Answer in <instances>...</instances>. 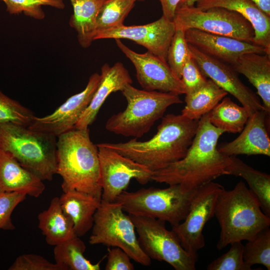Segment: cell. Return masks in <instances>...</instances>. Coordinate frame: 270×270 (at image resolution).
Listing matches in <instances>:
<instances>
[{"label":"cell","instance_id":"obj_1","mask_svg":"<svg viewBox=\"0 0 270 270\" xmlns=\"http://www.w3.org/2000/svg\"><path fill=\"white\" fill-rule=\"evenodd\" d=\"M224 132L210 122L206 114L198 121L196 132L184 156L166 168L154 172L151 179L168 185L180 184L194 190L228 175L230 156L218 148V138Z\"/></svg>","mask_w":270,"mask_h":270},{"label":"cell","instance_id":"obj_2","mask_svg":"<svg viewBox=\"0 0 270 270\" xmlns=\"http://www.w3.org/2000/svg\"><path fill=\"white\" fill-rule=\"evenodd\" d=\"M199 120L170 114L162 118L156 133L141 142L134 138L124 142H104L102 146L146 166L152 172L182 158L192 143Z\"/></svg>","mask_w":270,"mask_h":270},{"label":"cell","instance_id":"obj_3","mask_svg":"<svg viewBox=\"0 0 270 270\" xmlns=\"http://www.w3.org/2000/svg\"><path fill=\"white\" fill-rule=\"evenodd\" d=\"M57 138L56 174L62 179V192L76 190L101 199L98 148L88 128H74Z\"/></svg>","mask_w":270,"mask_h":270},{"label":"cell","instance_id":"obj_4","mask_svg":"<svg viewBox=\"0 0 270 270\" xmlns=\"http://www.w3.org/2000/svg\"><path fill=\"white\" fill-rule=\"evenodd\" d=\"M214 216L220 228L216 244L219 250L233 242L252 239L270 225V216L262 211L258 198L242 180L231 190H220Z\"/></svg>","mask_w":270,"mask_h":270},{"label":"cell","instance_id":"obj_5","mask_svg":"<svg viewBox=\"0 0 270 270\" xmlns=\"http://www.w3.org/2000/svg\"><path fill=\"white\" fill-rule=\"evenodd\" d=\"M57 137L11 122L0 124V148L42 181L56 174Z\"/></svg>","mask_w":270,"mask_h":270},{"label":"cell","instance_id":"obj_6","mask_svg":"<svg viewBox=\"0 0 270 270\" xmlns=\"http://www.w3.org/2000/svg\"><path fill=\"white\" fill-rule=\"evenodd\" d=\"M120 92L126 100V107L108 120L106 128L116 134L136 138L148 132L170 106L182 102L178 94L139 90L132 84L125 86Z\"/></svg>","mask_w":270,"mask_h":270},{"label":"cell","instance_id":"obj_7","mask_svg":"<svg viewBox=\"0 0 270 270\" xmlns=\"http://www.w3.org/2000/svg\"><path fill=\"white\" fill-rule=\"evenodd\" d=\"M197 190H188L176 184L165 188L150 187L133 192L124 190L114 202L120 204L128 214L156 218L174 226L186 217Z\"/></svg>","mask_w":270,"mask_h":270},{"label":"cell","instance_id":"obj_8","mask_svg":"<svg viewBox=\"0 0 270 270\" xmlns=\"http://www.w3.org/2000/svg\"><path fill=\"white\" fill-rule=\"evenodd\" d=\"M92 228L88 240L90 244L118 247L136 262L144 266L150 264L151 259L140 245L130 216L124 212L118 202L101 200Z\"/></svg>","mask_w":270,"mask_h":270},{"label":"cell","instance_id":"obj_9","mask_svg":"<svg viewBox=\"0 0 270 270\" xmlns=\"http://www.w3.org/2000/svg\"><path fill=\"white\" fill-rule=\"evenodd\" d=\"M140 245L151 259L164 261L176 270H195L198 254H191L182 246L166 222L156 218L130 215Z\"/></svg>","mask_w":270,"mask_h":270},{"label":"cell","instance_id":"obj_10","mask_svg":"<svg viewBox=\"0 0 270 270\" xmlns=\"http://www.w3.org/2000/svg\"><path fill=\"white\" fill-rule=\"evenodd\" d=\"M173 22L176 29H196L253 43L254 34L250 24L240 14L224 8L178 6Z\"/></svg>","mask_w":270,"mask_h":270},{"label":"cell","instance_id":"obj_11","mask_svg":"<svg viewBox=\"0 0 270 270\" xmlns=\"http://www.w3.org/2000/svg\"><path fill=\"white\" fill-rule=\"evenodd\" d=\"M224 188L220 184L213 181L198 188L184 220L172 226V230L187 252L198 254V252L204 246L203 229L214 216L218 194Z\"/></svg>","mask_w":270,"mask_h":270},{"label":"cell","instance_id":"obj_12","mask_svg":"<svg viewBox=\"0 0 270 270\" xmlns=\"http://www.w3.org/2000/svg\"><path fill=\"white\" fill-rule=\"evenodd\" d=\"M100 164L101 200L114 202L128 188L132 179L142 184H146L153 172L146 166L136 162L108 148L96 144Z\"/></svg>","mask_w":270,"mask_h":270},{"label":"cell","instance_id":"obj_13","mask_svg":"<svg viewBox=\"0 0 270 270\" xmlns=\"http://www.w3.org/2000/svg\"><path fill=\"white\" fill-rule=\"evenodd\" d=\"M115 40L118 48L134 65L137 80L144 90L185 94L181 79L174 74L166 61L148 51L144 54L134 52L120 39Z\"/></svg>","mask_w":270,"mask_h":270},{"label":"cell","instance_id":"obj_14","mask_svg":"<svg viewBox=\"0 0 270 270\" xmlns=\"http://www.w3.org/2000/svg\"><path fill=\"white\" fill-rule=\"evenodd\" d=\"M188 45L192 57L202 74L236 98L246 109L249 116L256 112L265 110L260 98L241 81L238 73L230 65L202 53L192 45Z\"/></svg>","mask_w":270,"mask_h":270},{"label":"cell","instance_id":"obj_15","mask_svg":"<svg viewBox=\"0 0 270 270\" xmlns=\"http://www.w3.org/2000/svg\"><path fill=\"white\" fill-rule=\"evenodd\" d=\"M175 32L173 20L162 16L160 19L148 24L130 26L124 24L96 32L94 40L104 38L130 40L166 61L168 48Z\"/></svg>","mask_w":270,"mask_h":270},{"label":"cell","instance_id":"obj_16","mask_svg":"<svg viewBox=\"0 0 270 270\" xmlns=\"http://www.w3.org/2000/svg\"><path fill=\"white\" fill-rule=\"evenodd\" d=\"M100 78L98 74H92L83 90L70 97L52 114L42 118L35 116L28 128L56 137L74 128L90 104Z\"/></svg>","mask_w":270,"mask_h":270},{"label":"cell","instance_id":"obj_17","mask_svg":"<svg viewBox=\"0 0 270 270\" xmlns=\"http://www.w3.org/2000/svg\"><path fill=\"white\" fill-rule=\"evenodd\" d=\"M184 32L188 44L202 53L230 66L236 64L238 58L244 54H266L264 48L260 46L230 37L196 29H188Z\"/></svg>","mask_w":270,"mask_h":270},{"label":"cell","instance_id":"obj_18","mask_svg":"<svg viewBox=\"0 0 270 270\" xmlns=\"http://www.w3.org/2000/svg\"><path fill=\"white\" fill-rule=\"evenodd\" d=\"M264 110L249 116L240 134L232 142L222 144L218 150L228 156L239 154L270 156V140L266 126Z\"/></svg>","mask_w":270,"mask_h":270},{"label":"cell","instance_id":"obj_19","mask_svg":"<svg viewBox=\"0 0 270 270\" xmlns=\"http://www.w3.org/2000/svg\"><path fill=\"white\" fill-rule=\"evenodd\" d=\"M100 76V81L93 97L74 128H88L94 121L108 96L112 92L121 91L125 86L132 82L128 70L120 62L112 66L104 64L101 68Z\"/></svg>","mask_w":270,"mask_h":270},{"label":"cell","instance_id":"obj_20","mask_svg":"<svg viewBox=\"0 0 270 270\" xmlns=\"http://www.w3.org/2000/svg\"><path fill=\"white\" fill-rule=\"evenodd\" d=\"M196 6L202 10L222 8L241 14L254 30L253 43L262 47L270 56V17L250 0H198Z\"/></svg>","mask_w":270,"mask_h":270},{"label":"cell","instance_id":"obj_21","mask_svg":"<svg viewBox=\"0 0 270 270\" xmlns=\"http://www.w3.org/2000/svg\"><path fill=\"white\" fill-rule=\"evenodd\" d=\"M45 188L41 179L0 148V193L22 192L36 198Z\"/></svg>","mask_w":270,"mask_h":270},{"label":"cell","instance_id":"obj_22","mask_svg":"<svg viewBox=\"0 0 270 270\" xmlns=\"http://www.w3.org/2000/svg\"><path fill=\"white\" fill-rule=\"evenodd\" d=\"M61 207L72 223L76 234L84 236L93 226L94 215L101 199L76 190L63 192L59 198Z\"/></svg>","mask_w":270,"mask_h":270},{"label":"cell","instance_id":"obj_23","mask_svg":"<svg viewBox=\"0 0 270 270\" xmlns=\"http://www.w3.org/2000/svg\"><path fill=\"white\" fill-rule=\"evenodd\" d=\"M237 72L244 76L256 89L264 108L270 112V56L266 54L246 53L231 66Z\"/></svg>","mask_w":270,"mask_h":270},{"label":"cell","instance_id":"obj_24","mask_svg":"<svg viewBox=\"0 0 270 270\" xmlns=\"http://www.w3.org/2000/svg\"><path fill=\"white\" fill-rule=\"evenodd\" d=\"M38 218V228L50 246H55L76 236L72 222L61 207L58 197L52 199L48 208L40 212Z\"/></svg>","mask_w":270,"mask_h":270},{"label":"cell","instance_id":"obj_25","mask_svg":"<svg viewBox=\"0 0 270 270\" xmlns=\"http://www.w3.org/2000/svg\"><path fill=\"white\" fill-rule=\"evenodd\" d=\"M72 8L69 24L77 32L80 45L87 48L94 40L98 12L106 0H70Z\"/></svg>","mask_w":270,"mask_h":270},{"label":"cell","instance_id":"obj_26","mask_svg":"<svg viewBox=\"0 0 270 270\" xmlns=\"http://www.w3.org/2000/svg\"><path fill=\"white\" fill-rule=\"evenodd\" d=\"M228 175L240 176L258 198L263 212L270 216V176L248 165L236 156H230Z\"/></svg>","mask_w":270,"mask_h":270},{"label":"cell","instance_id":"obj_27","mask_svg":"<svg viewBox=\"0 0 270 270\" xmlns=\"http://www.w3.org/2000/svg\"><path fill=\"white\" fill-rule=\"evenodd\" d=\"M227 94L226 92L208 79L198 90L186 95V106L182 110V114L190 120H199Z\"/></svg>","mask_w":270,"mask_h":270},{"label":"cell","instance_id":"obj_28","mask_svg":"<svg viewBox=\"0 0 270 270\" xmlns=\"http://www.w3.org/2000/svg\"><path fill=\"white\" fill-rule=\"evenodd\" d=\"M86 246L80 237L76 236L56 246L54 249L56 264L62 270H100V262L92 263L84 254Z\"/></svg>","mask_w":270,"mask_h":270},{"label":"cell","instance_id":"obj_29","mask_svg":"<svg viewBox=\"0 0 270 270\" xmlns=\"http://www.w3.org/2000/svg\"><path fill=\"white\" fill-rule=\"evenodd\" d=\"M208 114L210 123L214 126L224 132L234 134L242 131L249 118L244 107L226 96Z\"/></svg>","mask_w":270,"mask_h":270},{"label":"cell","instance_id":"obj_30","mask_svg":"<svg viewBox=\"0 0 270 270\" xmlns=\"http://www.w3.org/2000/svg\"><path fill=\"white\" fill-rule=\"evenodd\" d=\"M134 2V0H106L96 17L95 33L124 25Z\"/></svg>","mask_w":270,"mask_h":270},{"label":"cell","instance_id":"obj_31","mask_svg":"<svg viewBox=\"0 0 270 270\" xmlns=\"http://www.w3.org/2000/svg\"><path fill=\"white\" fill-rule=\"evenodd\" d=\"M244 246L243 258L252 268L256 264L264 266L270 270V229L267 227L259 232Z\"/></svg>","mask_w":270,"mask_h":270},{"label":"cell","instance_id":"obj_32","mask_svg":"<svg viewBox=\"0 0 270 270\" xmlns=\"http://www.w3.org/2000/svg\"><path fill=\"white\" fill-rule=\"evenodd\" d=\"M35 116L30 110L0 90V124L11 122L28 128Z\"/></svg>","mask_w":270,"mask_h":270},{"label":"cell","instance_id":"obj_33","mask_svg":"<svg viewBox=\"0 0 270 270\" xmlns=\"http://www.w3.org/2000/svg\"><path fill=\"white\" fill-rule=\"evenodd\" d=\"M185 31L176 29L168 48L166 62L174 74L181 78L183 67L190 55Z\"/></svg>","mask_w":270,"mask_h":270},{"label":"cell","instance_id":"obj_34","mask_svg":"<svg viewBox=\"0 0 270 270\" xmlns=\"http://www.w3.org/2000/svg\"><path fill=\"white\" fill-rule=\"evenodd\" d=\"M6 6V10L10 14L24 12L25 15L38 20L43 19L44 14L42 6H49L62 9L64 7L62 0H0Z\"/></svg>","mask_w":270,"mask_h":270},{"label":"cell","instance_id":"obj_35","mask_svg":"<svg viewBox=\"0 0 270 270\" xmlns=\"http://www.w3.org/2000/svg\"><path fill=\"white\" fill-rule=\"evenodd\" d=\"M228 251L211 262L207 266L208 270H252L246 264L243 258L244 245L242 241L230 244Z\"/></svg>","mask_w":270,"mask_h":270},{"label":"cell","instance_id":"obj_36","mask_svg":"<svg viewBox=\"0 0 270 270\" xmlns=\"http://www.w3.org/2000/svg\"><path fill=\"white\" fill-rule=\"evenodd\" d=\"M26 196V193L22 192L0 193V230L15 229L11 218L12 212Z\"/></svg>","mask_w":270,"mask_h":270},{"label":"cell","instance_id":"obj_37","mask_svg":"<svg viewBox=\"0 0 270 270\" xmlns=\"http://www.w3.org/2000/svg\"><path fill=\"white\" fill-rule=\"evenodd\" d=\"M180 79L184 87L186 95L196 92L208 80L190 54L183 67Z\"/></svg>","mask_w":270,"mask_h":270},{"label":"cell","instance_id":"obj_38","mask_svg":"<svg viewBox=\"0 0 270 270\" xmlns=\"http://www.w3.org/2000/svg\"><path fill=\"white\" fill-rule=\"evenodd\" d=\"M9 270H62L56 263L36 254H24L16 258Z\"/></svg>","mask_w":270,"mask_h":270},{"label":"cell","instance_id":"obj_39","mask_svg":"<svg viewBox=\"0 0 270 270\" xmlns=\"http://www.w3.org/2000/svg\"><path fill=\"white\" fill-rule=\"evenodd\" d=\"M108 260L105 266L106 270H134L133 264L130 257L122 249L112 247L108 249Z\"/></svg>","mask_w":270,"mask_h":270},{"label":"cell","instance_id":"obj_40","mask_svg":"<svg viewBox=\"0 0 270 270\" xmlns=\"http://www.w3.org/2000/svg\"><path fill=\"white\" fill-rule=\"evenodd\" d=\"M158 0L162 6V16L170 20H173L176 8L181 0Z\"/></svg>","mask_w":270,"mask_h":270},{"label":"cell","instance_id":"obj_41","mask_svg":"<svg viewBox=\"0 0 270 270\" xmlns=\"http://www.w3.org/2000/svg\"><path fill=\"white\" fill-rule=\"evenodd\" d=\"M270 17V0H250Z\"/></svg>","mask_w":270,"mask_h":270},{"label":"cell","instance_id":"obj_42","mask_svg":"<svg viewBox=\"0 0 270 270\" xmlns=\"http://www.w3.org/2000/svg\"><path fill=\"white\" fill-rule=\"evenodd\" d=\"M198 0H181L178 4V6H192Z\"/></svg>","mask_w":270,"mask_h":270},{"label":"cell","instance_id":"obj_43","mask_svg":"<svg viewBox=\"0 0 270 270\" xmlns=\"http://www.w3.org/2000/svg\"><path fill=\"white\" fill-rule=\"evenodd\" d=\"M134 0L136 2V0Z\"/></svg>","mask_w":270,"mask_h":270}]
</instances>
